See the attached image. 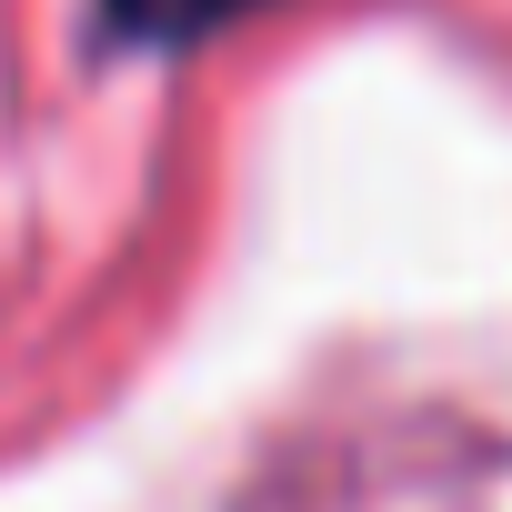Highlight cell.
<instances>
[{"label": "cell", "instance_id": "6da1fadb", "mask_svg": "<svg viewBox=\"0 0 512 512\" xmlns=\"http://www.w3.org/2000/svg\"><path fill=\"white\" fill-rule=\"evenodd\" d=\"M251 11H262V0H101V31L121 51H191V41L251 21Z\"/></svg>", "mask_w": 512, "mask_h": 512}]
</instances>
